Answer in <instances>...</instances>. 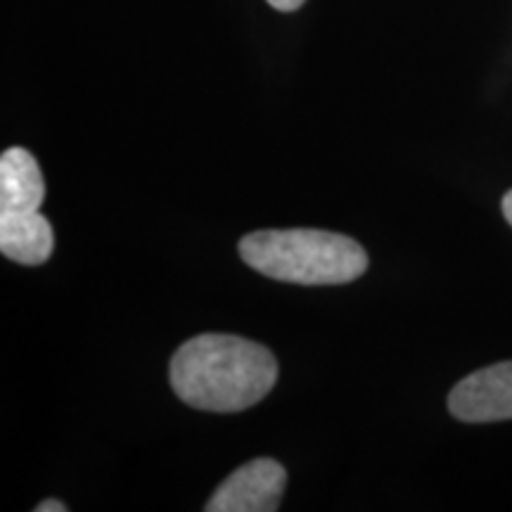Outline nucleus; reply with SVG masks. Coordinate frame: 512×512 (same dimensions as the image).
I'll return each mask as SVG.
<instances>
[{"label":"nucleus","mask_w":512,"mask_h":512,"mask_svg":"<svg viewBox=\"0 0 512 512\" xmlns=\"http://www.w3.org/2000/svg\"><path fill=\"white\" fill-rule=\"evenodd\" d=\"M171 387L192 408L238 413L259 403L278 382L275 356L235 335L192 337L171 358Z\"/></svg>","instance_id":"obj_1"},{"label":"nucleus","mask_w":512,"mask_h":512,"mask_svg":"<svg viewBox=\"0 0 512 512\" xmlns=\"http://www.w3.org/2000/svg\"><path fill=\"white\" fill-rule=\"evenodd\" d=\"M240 256L266 278L294 285H344L368 268L356 240L311 228L249 233L240 240Z\"/></svg>","instance_id":"obj_2"},{"label":"nucleus","mask_w":512,"mask_h":512,"mask_svg":"<svg viewBox=\"0 0 512 512\" xmlns=\"http://www.w3.org/2000/svg\"><path fill=\"white\" fill-rule=\"evenodd\" d=\"M287 472L271 458L238 467L204 505L207 512H273L280 508Z\"/></svg>","instance_id":"obj_3"},{"label":"nucleus","mask_w":512,"mask_h":512,"mask_svg":"<svg viewBox=\"0 0 512 512\" xmlns=\"http://www.w3.org/2000/svg\"><path fill=\"white\" fill-rule=\"evenodd\" d=\"M448 411L463 422L512 420V361L467 375L448 394Z\"/></svg>","instance_id":"obj_4"},{"label":"nucleus","mask_w":512,"mask_h":512,"mask_svg":"<svg viewBox=\"0 0 512 512\" xmlns=\"http://www.w3.org/2000/svg\"><path fill=\"white\" fill-rule=\"evenodd\" d=\"M46 197V183L34 155L24 147H10L0 157V211L27 214L38 211Z\"/></svg>","instance_id":"obj_5"},{"label":"nucleus","mask_w":512,"mask_h":512,"mask_svg":"<svg viewBox=\"0 0 512 512\" xmlns=\"http://www.w3.org/2000/svg\"><path fill=\"white\" fill-rule=\"evenodd\" d=\"M53 228L41 211L5 214L0 211V252L24 266H38L53 254Z\"/></svg>","instance_id":"obj_6"},{"label":"nucleus","mask_w":512,"mask_h":512,"mask_svg":"<svg viewBox=\"0 0 512 512\" xmlns=\"http://www.w3.org/2000/svg\"><path fill=\"white\" fill-rule=\"evenodd\" d=\"M304 3H306V0H268V5H271V8H275V10H280V12H294V10L302 8Z\"/></svg>","instance_id":"obj_7"},{"label":"nucleus","mask_w":512,"mask_h":512,"mask_svg":"<svg viewBox=\"0 0 512 512\" xmlns=\"http://www.w3.org/2000/svg\"><path fill=\"white\" fill-rule=\"evenodd\" d=\"M64 510H67V505L60 501H43L41 505H36V512H64Z\"/></svg>","instance_id":"obj_8"},{"label":"nucleus","mask_w":512,"mask_h":512,"mask_svg":"<svg viewBox=\"0 0 512 512\" xmlns=\"http://www.w3.org/2000/svg\"><path fill=\"white\" fill-rule=\"evenodd\" d=\"M503 214H505V219H508V223L512 226V190L503 197Z\"/></svg>","instance_id":"obj_9"}]
</instances>
